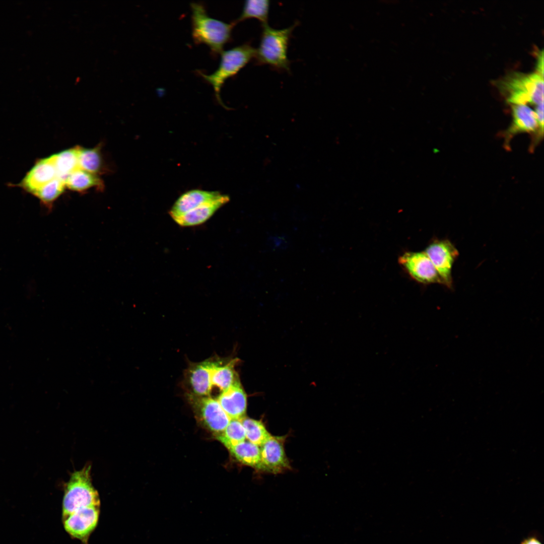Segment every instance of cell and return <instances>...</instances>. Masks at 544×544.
<instances>
[{"mask_svg":"<svg viewBox=\"0 0 544 544\" xmlns=\"http://www.w3.org/2000/svg\"><path fill=\"white\" fill-rule=\"evenodd\" d=\"M227 449L245 441L246 434L241 420L231 419L225 428L216 437Z\"/></svg>","mask_w":544,"mask_h":544,"instance_id":"cell-22","label":"cell"},{"mask_svg":"<svg viewBox=\"0 0 544 544\" xmlns=\"http://www.w3.org/2000/svg\"><path fill=\"white\" fill-rule=\"evenodd\" d=\"M521 544H541L535 537H530L523 540Z\"/></svg>","mask_w":544,"mask_h":544,"instance_id":"cell-28","label":"cell"},{"mask_svg":"<svg viewBox=\"0 0 544 544\" xmlns=\"http://www.w3.org/2000/svg\"><path fill=\"white\" fill-rule=\"evenodd\" d=\"M65 187L64 181L56 177L41 186L33 195L46 207L51 208L53 203L63 192Z\"/></svg>","mask_w":544,"mask_h":544,"instance_id":"cell-23","label":"cell"},{"mask_svg":"<svg viewBox=\"0 0 544 544\" xmlns=\"http://www.w3.org/2000/svg\"><path fill=\"white\" fill-rule=\"evenodd\" d=\"M216 399L231 420H241L245 417L247 396L240 379L221 392Z\"/></svg>","mask_w":544,"mask_h":544,"instance_id":"cell-12","label":"cell"},{"mask_svg":"<svg viewBox=\"0 0 544 544\" xmlns=\"http://www.w3.org/2000/svg\"><path fill=\"white\" fill-rule=\"evenodd\" d=\"M100 506L99 496L93 487L91 465L72 473L66 485L62 501V518L86 507Z\"/></svg>","mask_w":544,"mask_h":544,"instance_id":"cell-3","label":"cell"},{"mask_svg":"<svg viewBox=\"0 0 544 544\" xmlns=\"http://www.w3.org/2000/svg\"><path fill=\"white\" fill-rule=\"evenodd\" d=\"M100 506L79 509L62 518L66 532L83 544H88L89 537L96 528L99 518Z\"/></svg>","mask_w":544,"mask_h":544,"instance_id":"cell-7","label":"cell"},{"mask_svg":"<svg viewBox=\"0 0 544 544\" xmlns=\"http://www.w3.org/2000/svg\"><path fill=\"white\" fill-rule=\"evenodd\" d=\"M256 49L249 43H245L221 53L218 69L212 74L200 75L213 87L215 96L220 103V91L224 82L235 76L252 59L255 58Z\"/></svg>","mask_w":544,"mask_h":544,"instance_id":"cell-4","label":"cell"},{"mask_svg":"<svg viewBox=\"0 0 544 544\" xmlns=\"http://www.w3.org/2000/svg\"><path fill=\"white\" fill-rule=\"evenodd\" d=\"M229 450L240 463L258 469L260 462V446L245 440Z\"/></svg>","mask_w":544,"mask_h":544,"instance_id":"cell-20","label":"cell"},{"mask_svg":"<svg viewBox=\"0 0 544 544\" xmlns=\"http://www.w3.org/2000/svg\"><path fill=\"white\" fill-rule=\"evenodd\" d=\"M508 102L513 105L543 102V77L538 73H514L501 84Z\"/></svg>","mask_w":544,"mask_h":544,"instance_id":"cell-5","label":"cell"},{"mask_svg":"<svg viewBox=\"0 0 544 544\" xmlns=\"http://www.w3.org/2000/svg\"><path fill=\"white\" fill-rule=\"evenodd\" d=\"M512 115V123L506 133L507 140L517 133L532 132L538 129L535 112L526 105H513Z\"/></svg>","mask_w":544,"mask_h":544,"instance_id":"cell-16","label":"cell"},{"mask_svg":"<svg viewBox=\"0 0 544 544\" xmlns=\"http://www.w3.org/2000/svg\"><path fill=\"white\" fill-rule=\"evenodd\" d=\"M188 397L203 423L211 431L218 435L225 429L231 419L217 399L211 396H199L190 394Z\"/></svg>","mask_w":544,"mask_h":544,"instance_id":"cell-8","label":"cell"},{"mask_svg":"<svg viewBox=\"0 0 544 544\" xmlns=\"http://www.w3.org/2000/svg\"><path fill=\"white\" fill-rule=\"evenodd\" d=\"M285 439V436L271 435L260 446V462L258 470L276 474L290 469L284 449Z\"/></svg>","mask_w":544,"mask_h":544,"instance_id":"cell-9","label":"cell"},{"mask_svg":"<svg viewBox=\"0 0 544 544\" xmlns=\"http://www.w3.org/2000/svg\"><path fill=\"white\" fill-rule=\"evenodd\" d=\"M241 421L245 431L246 438L249 442L260 446L271 436L261 421L246 417Z\"/></svg>","mask_w":544,"mask_h":544,"instance_id":"cell-24","label":"cell"},{"mask_svg":"<svg viewBox=\"0 0 544 544\" xmlns=\"http://www.w3.org/2000/svg\"><path fill=\"white\" fill-rule=\"evenodd\" d=\"M534 111L538 124L539 134L543 135V102L536 105Z\"/></svg>","mask_w":544,"mask_h":544,"instance_id":"cell-25","label":"cell"},{"mask_svg":"<svg viewBox=\"0 0 544 544\" xmlns=\"http://www.w3.org/2000/svg\"><path fill=\"white\" fill-rule=\"evenodd\" d=\"M424 252L436 268L443 284L451 288L452 268L459 254L457 249L448 240H436L428 245Z\"/></svg>","mask_w":544,"mask_h":544,"instance_id":"cell-6","label":"cell"},{"mask_svg":"<svg viewBox=\"0 0 544 544\" xmlns=\"http://www.w3.org/2000/svg\"><path fill=\"white\" fill-rule=\"evenodd\" d=\"M298 25L277 29L267 23L262 24L260 42L256 49L254 59L258 65H267L280 72H290V62L288 48L292 32Z\"/></svg>","mask_w":544,"mask_h":544,"instance_id":"cell-2","label":"cell"},{"mask_svg":"<svg viewBox=\"0 0 544 544\" xmlns=\"http://www.w3.org/2000/svg\"><path fill=\"white\" fill-rule=\"evenodd\" d=\"M211 358L190 364L185 371V383L190 394L199 396H211L212 391L211 381Z\"/></svg>","mask_w":544,"mask_h":544,"instance_id":"cell-11","label":"cell"},{"mask_svg":"<svg viewBox=\"0 0 544 544\" xmlns=\"http://www.w3.org/2000/svg\"><path fill=\"white\" fill-rule=\"evenodd\" d=\"M79 168L97 175L105 170V165L100 146L94 148H83L78 146Z\"/></svg>","mask_w":544,"mask_h":544,"instance_id":"cell-19","label":"cell"},{"mask_svg":"<svg viewBox=\"0 0 544 544\" xmlns=\"http://www.w3.org/2000/svg\"><path fill=\"white\" fill-rule=\"evenodd\" d=\"M230 200L229 196L221 194L217 198L204 203L174 219L180 226L191 227L201 225L208 221L222 206Z\"/></svg>","mask_w":544,"mask_h":544,"instance_id":"cell-14","label":"cell"},{"mask_svg":"<svg viewBox=\"0 0 544 544\" xmlns=\"http://www.w3.org/2000/svg\"><path fill=\"white\" fill-rule=\"evenodd\" d=\"M269 1L267 0H249L245 2L242 13L234 22H239L254 18L262 24L267 23L269 10Z\"/></svg>","mask_w":544,"mask_h":544,"instance_id":"cell-21","label":"cell"},{"mask_svg":"<svg viewBox=\"0 0 544 544\" xmlns=\"http://www.w3.org/2000/svg\"><path fill=\"white\" fill-rule=\"evenodd\" d=\"M64 183L65 187L79 192H85L92 188L102 189L104 187L102 181L97 175L80 168L69 175Z\"/></svg>","mask_w":544,"mask_h":544,"instance_id":"cell-17","label":"cell"},{"mask_svg":"<svg viewBox=\"0 0 544 544\" xmlns=\"http://www.w3.org/2000/svg\"><path fill=\"white\" fill-rule=\"evenodd\" d=\"M536 60V73L543 77V51L542 49L539 52Z\"/></svg>","mask_w":544,"mask_h":544,"instance_id":"cell-27","label":"cell"},{"mask_svg":"<svg viewBox=\"0 0 544 544\" xmlns=\"http://www.w3.org/2000/svg\"><path fill=\"white\" fill-rule=\"evenodd\" d=\"M268 243L274 248H283L287 245V240L283 237H272L269 238Z\"/></svg>","mask_w":544,"mask_h":544,"instance_id":"cell-26","label":"cell"},{"mask_svg":"<svg viewBox=\"0 0 544 544\" xmlns=\"http://www.w3.org/2000/svg\"><path fill=\"white\" fill-rule=\"evenodd\" d=\"M192 37L196 44H205L214 54L223 51L224 45L231 40L232 29L236 23H227L208 15L201 4H190Z\"/></svg>","mask_w":544,"mask_h":544,"instance_id":"cell-1","label":"cell"},{"mask_svg":"<svg viewBox=\"0 0 544 544\" xmlns=\"http://www.w3.org/2000/svg\"><path fill=\"white\" fill-rule=\"evenodd\" d=\"M57 177L53 155L38 161L20 183L33 194L39 188Z\"/></svg>","mask_w":544,"mask_h":544,"instance_id":"cell-13","label":"cell"},{"mask_svg":"<svg viewBox=\"0 0 544 544\" xmlns=\"http://www.w3.org/2000/svg\"><path fill=\"white\" fill-rule=\"evenodd\" d=\"M399 263L411 277L423 284L443 282L431 261L424 251L406 252L399 258Z\"/></svg>","mask_w":544,"mask_h":544,"instance_id":"cell-10","label":"cell"},{"mask_svg":"<svg viewBox=\"0 0 544 544\" xmlns=\"http://www.w3.org/2000/svg\"><path fill=\"white\" fill-rule=\"evenodd\" d=\"M221 194L218 191L192 189L183 193L176 200L169 214L174 220L198 206L210 201Z\"/></svg>","mask_w":544,"mask_h":544,"instance_id":"cell-15","label":"cell"},{"mask_svg":"<svg viewBox=\"0 0 544 544\" xmlns=\"http://www.w3.org/2000/svg\"><path fill=\"white\" fill-rule=\"evenodd\" d=\"M57 177L64 181L66 177L79 169L78 146L53 155Z\"/></svg>","mask_w":544,"mask_h":544,"instance_id":"cell-18","label":"cell"}]
</instances>
